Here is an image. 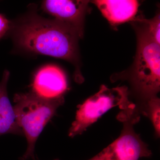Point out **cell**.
Listing matches in <instances>:
<instances>
[{
  "label": "cell",
  "mask_w": 160,
  "mask_h": 160,
  "mask_svg": "<svg viewBox=\"0 0 160 160\" xmlns=\"http://www.w3.org/2000/svg\"><path fill=\"white\" fill-rule=\"evenodd\" d=\"M93 3L110 24L114 25L133 19L139 6L138 1L133 0H98Z\"/></svg>",
  "instance_id": "cell-8"
},
{
  "label": "cell",
  "mask_w": 160,
  "mask_h": 160,
  "mask_svg": "<svg viewBox=\"0 0 160 160\" xmlns=\"http://www.w3.org/2000/svg\"><path fill=\"white\" fill-rule=\"evenodd\" d=\"M117 118L123 123L119 137L98 154L88 160H139L151 156L152 152L148 145L134 130V125L140 118L136 106L122 109Z\"/></svg>",
  "instance_id": "cell-5"
},
{
  "label": "cell",
  "mask_w": 160,
  "mask_h": 160,
  "mask_svg": "<svg viewBox=\"0 0 160 160\" xmlns=\"http://www.w3.org/2000/svg\"><path fill=\"white\" fill-rule=\"evenodd\" d=\"M135 27L137 49L129 80L142 105L160 90V47L143 28Z\"/></svg>",
  "instance_id": "cell-3"
},
{
  "label": "cell",
  "mask_w": 160,
  "mask_h": 160,
  "mask_svg": "<svg viewBox=\"0 0 160 160\" xmlns=\"http://www.w3.org/2000/svg\"><path fill=\"white\" fill-rule=\"evenodd\" d=\"M128 96L126 86L109 88L101 86L99 91L78 106L75 119L69 129V136L73 138L82 134L113 107L118 106L122 110L134 106Z\"/></svg>",
  "instance_id": "cell-4"
},
{
  "label": "cell",
  "mask_w": 160,
  "mask_h": 160,
  "mask_svg": "<svg viewBox=\"0 0 160 160\" xmlns=\"http://www.w3.org/2000/svg\"><path fill=\"white\" fill-rule=\"evenodd\" d=\"M89 1L46 0L42 4L44 11L77 32L81 38L83 34L84 21L89 10Z\"/></svg>",
  "instance_id": "cell-6"
},
{
  "label": "cell",
  "mask_w": 160,
  "mask_h": 160,
  "mask_svg": "<svg viewBox=\"0 0 160 160\" xmlns=\"http://www.w3.org/2000/svg\"><path fill=\"white\" fill-rule=\"evenodd\" d=\"M10 73L5 70L0 81V136L7 134H23L18 126L13 106L7 92V84Z\"/></svg>",
  "instance_id": "cell-9"
},
{
  "label": "cell",
  "mask_w": 160,
  "mask_h": 160,
  "mask_svg": "<svg viewBox=\"0 0 160 160\" xmlns=\"http://www.w3.org/2000/svg\"><path fill=\"white\" fill-rule=\"evenodd\" d=\"M68 89L66 74L59 67L47 65L35 75L31 92L44 99L54 100L64 98Z\"/></svg>",
  "instance_id": "cell-7"
},
{
  "label": "cell",
  "mask_w": 160,
  "mask_h": 160,
  "mask_svg": "<svg viewBox=\"0 0 160 160\" xmlns=\"http://www.w3.org/2000/svg\"><path fill=\"white\" fill-rule=\"evenodd\" d=\"M142 113L149 118L154 128L156 135H160V101L157 97L152 98L142 105Z\"/></svg>",
  "instance_id": "cell-10"
},
{
  "label": "cell",
  "mask_w": 160,
  "mask_h": 160,
  "mask_svg": "<svg viewBox=\"0 0 160 160\" xmlns=\"http://www.w3.org/2000/svg\"><path fill=\"white\" fill-rule=\"evenodd\" d=\"M13 101L17 123L27 142V149L22 160L33 158L38 138L58 108L64 103V98L44 99L31 92L16 94Z\"/></svg>",
  "instance_id": "cell-2"
},
{
  "label": "cell",
  "mask_w": 160,
  "mask_h": 160,
  "mask_svg": "<svg viewBox=\"0 0 160 160\" xmlns=\"http://www.w3.org/2000/svg\"><path fill=\"white\" fill-rule=\"evenodd\" d=\"M10 23L6 17L0 13V39L4 38L10 29Z\"/></svg>",
  "instance_id": "cell-12"
},
{
  "label": "cell",
  "mask_w": 160,
  "mask_h": 160,
  "mask_svg": "<svg viewBox=\"0 0 160 160\" xmlns=\"http://www.w3.org/2000/svg\"><path fill=\"white\" fill-rule=\"evenodd\" d=\"M54 160H60L59 159H55Z\"/></svg>",
  "instance_id": "cell-13"
},
{
  "label": "cell",
  "mask_w": 160,
  "mask_h": 160,
  "mask_svg": "<svg viewBox=\"0 0 160 160\" xmlns=\"http://www.w3.org/2000/svg\"><path fill=\"white\" fill-rule=\"evenodd\" d=\"M143 29L156 43L160 45V17L158 13L151 19H140Z\"/></svg>",
  "instance_id": "cell-11"
},
{
  "label": "cell",
  "mask_w": 160,
  "mask_h": 160,
  "mask_svg": "<svg viewBox=\"0 0 160 160\" xmlns=\"http://www.w3.org/2000/svg\"><path fill=\"white\" fill-rule=\"evenodd\" d=\"M18 42L32 52L68 61L75 67V79L82 80L79 69L78 41L81 36L56 20L33 18L19 28Z\"/></svg>",
  "instance_id": "cell-1"
}]
</instances>
